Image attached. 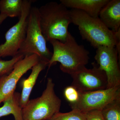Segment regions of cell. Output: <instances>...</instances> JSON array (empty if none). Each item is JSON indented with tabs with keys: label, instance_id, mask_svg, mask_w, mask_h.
I'll use <instances>...</instances> for the list:
<instances>
[{
	"label": "cell",
	"instance_id": "obj_15",
	"mask_svg": "<svg viewBox=\"0 0 120 120\" xmlns=\"http://www.w3.org/2000/svg\"><path fill=\"white\" fill-rule=\"evenodd\" d=\"M23 0H0V12L7 17H18L22 15Z\"/></svg>",
	"mask_w": 120,
	"mask_h": 120
},
{
	"label": "cell",
	"instance_id": "obj_12",
	"mask_svg": "<svg viewBox=\"0 0 120 120\" xmlns=\"http://www.w3.org/2000/svg\"><path fill=\"white\" fill-rule=\"evenodd\" d=\"M109 0H60V2L67 8L78 9L91 16L98 17L101 9Z\"/></svg>",
	"mask_w": 120,
	"mask_h": 120
},
{
	"label": "cell",
	"instance_id": "obj_6",
	"mask_svg": "<svg viewBox=\"0 0 120 120\" xmlns=\"http://www.w3.org/2000/svg\"><path fill=\"white\" fill-rule=\"evenodd\" d=\"M33 1L23 0L22 15L18 22L5 33V41L0 45V58L17 55L25 39L28 16Z\"/></svg>",
	"mask_w": 120,
	"mask_h": 120
},
{
	"label": "cell",
	"instance_id": "obj_17",
	"mask_svg": "<svg viewBox=\"0 0 120 120\" xmlns=\"http://www.w3.org/2000/svg\"><path fill=\"white\" fill-rule=\"evenodd\" d=\"M49 120H86V113L75 110H72L67 113L60 112L54 114Z\"/></svg>",
	"mask_w": 120,
	"mask_h": 120
},
{
	"label": "cell",
	"instance_id": "obj_20",
	"mask_svg": "<svg viewBox=\"0 0 120 120\" xmlns=\"http://www.w3.org/2000/svg\"><path fill=\"white\" fill-rule=\"evenodd\" d=\"M101 110H91L86 112V120H105L102 114Z\"/></svg>",
	"mask_w": 120,
	"mask_h": 120
},
{
	"label": "cell",
	"instance_id": "obj_8",
	"mask_svg": "<svg viewBox=\"0 0 120 120\" xmlns=\"http://www.w3.org/2000/svg\"><path fill=\"white\" fill-rule=\"evenodd\" d=\"M41 60L35 54L25 56L15 63L10 73L0 76V105L15 92L22 76Z\"/></svg>",
	"mask_w": 120,
	"mask_h": 120
},
{
	"label": "cell",
	"instance_id": "obj_21",
	"mask_svg": "<svg viewBox=\"0 0 120 120\" xmlns=\"http://www.w3.org/2000/svg\"><path fill=\"white\" fill-rule=\"evenodd\" d=\"M7 17V16L5 15L0 13V26Z\"/></svg>",
	"mask_w": 120,
	"mask_h": 120
},
{
	"label": "cell",
	"instance_id": "obj_16",
	"mask_svg": "<svg viewBox=\"0 0 120 120\" xmlns=\"http://www.w3.org/2000/svg\"><path fill=\"white\" fill-rule=\"evenodd\" d=\"M101 111L105 120H120V95L105 106Z\"/></svg>",
	"mask_w": 120,
	"mask_h": 120
},
{
	"label": "cell",
	"instance_id": "obj_1",
	"mask_svg": "<svg viewBox=\"0 0 120 120\" xmlns=\"http://www.w3.org/2000/svg\"><path fill=\"white\" fill-rule=\"evenodd\" d=\"M71 23L77 26L82 38L97 49L101 46L116 47L120 49V31H112L99 17L91 16L80 10H70Z\"/></svg>",
	"mask_w": 120,
	"mask_h": 120
},
{
	"label": "cell",
	"instance_id": "obj_19",
	"mask_svg": "<svg viewBox=\"0 0 120 120\" xmlns=\"http://www.w3.org/2000/svg\"><path fill=\"white\" fill-rule=\"evenodd\" d=\"M64 95L65 98L69 104H73L79 100L80 93L75 87L71 85L65 88Z\"/></svg>",
	"mask_w": 120,
	"mask_h": 120
},
{
	"label": "cell",
	"instance_id": "obj_9",
	"mask_svg": "<svg viewBox=\"0 0 120 120\" xmlns=\"http://www.w3.org/2000/svg\"><path fill=\"white\" fill-rule=\"evenodd\" d=\"M92 64V68L86 67L71 75L72 79L71 85L79 93L107 88V78L105 72L95 62Z\"/></svg>",
	"mask_w": 120,
	"mask_h": 120
},
{
	"label": "cell",
	"instance_id": "obj_14",
	"mask_svg": "<svg viewBox=\"0 0 120 120\" xmlns=\"http://www.w3.org/2000/svg\"><path fill=\"white\" fill-rule=\"evenodd\" d=\"M20 98V94L15 91L4 100V105L0 107V118L12 114L15 120H23Z\"/></svg>",
	"mask_w": 120,
	"mask_h": 120
},
{
	"label": "cell",
	"instance_id": "obj_5",
	"mask_svg": "<svg viewBox=\"0 0 120 120\" xmlns=\"http://www.w3.org/2000/svg\"><path fill=\"white\" fill-rule=\"evenodd\" d=\"M46 42L39 25L38 8L32 7L28 16L26 38L17 54L25 56L35 54L41 60L49 62L52 53L47 48Z\"/></svg>",
	"mask_w": 120,
	"mask_h": 120
},
{
	"label": "cell",
	"instance_id": "obj_7",
	"mask_svg": "<svg viewBox=\"0 0 120 120\" xmlns=\"http://www.w3.org/2000/svg\"><path fill=\"white\" fill-rule=\"evenodd\" d=\"M120 95V86L105 90L80 93L77 102L69 104L72 110L82 112L101 110L107 104Z\"/></svg>",
	"mask_w": 120,
	"mask_h": 120
},
{
	"label": "cell",
	"instance_id": "obj_10",
	"mask_svg": "<svg viewBox=\"0 0 120 120\" xmlns=\"http://www.w3.org/2000/svg\"><path fill=\"white\" fill-rule=\"evenodd\" d=\"M119 56L116 47L103 46L97 49L94 59L99 68L106 75L107 88L120 86Z\"/></svg>",
	"mask_w": 120,
	"mask_h": 120
},
{
	"label": "cell",
	"instance_id": "obj_18",
	"mask_svg": "<svg viewBox=\"0 0 120 120\" xmlns=\"http://www.w3.org/2000/svg\"><path fill=\"white\" fill-rule=\"evenodd\" d=\"M24 57L23 55L17 54L8 60H4L0 59V76L10 73L15 63Z\"/></svg>",
	"mask_w": 120,
	"mask_h": 120
},
{
	"label": "cell",
	"instance_id": "obj_4",
	"mask_svg": "<svg viewBox=\"0 0 120 120\" xmlns=\"http://www.w3.org/2000/svg\"><path fill=\"white\" fill-rule=\"evenodd\" d=\"M54 86L52 79L48 78L41 96L29 100L22 109L23 120H49L60 112L61 101L55 93Z\"/></svg>",
	"mask_w": 120,
	"mask_h": 120
},
{
	"label": "cell",
	"instance_id": "obj_2",
	"mask_svg": "<svg viewBox=\"0 0 120 120\" xmlns=\"http://www.w3.org/2000/svg\"><path fill=\"white\" fill-rule=\"evenodd\" d=\"M49 42L53 47V52L49 62V69L58 62L61 71L71 75L88 64L90 52L83 45H79L70 32L64 42L55 39Z\"/></svg>",
	"mask_w": 120,
	"mask_h": 120
},
{
	"label": "cell",
	"instance_id": "obj_13",
	"mask_svg": "<svg viewBox=\"0 0 120 120\" xmlns=\"http://www.w3.org/2000/svg\"><path fill=\"white\" fill-rule=\"evenodd\" d=\"M49 62L41 60L31 68V72L28 78L22 82V90L20 94V105L22 109L30 100V97L39 75L46 67Z\"/></svg>",
	"mask_w": 120,
	"mask_h": 120
},
{
	"label": "cell",
	"instance_id": "obj_11",
	"mask_svg": "<svg viewBox=\"0 0 120 120\" xmlns=\"http://www.w3.org/2000/svg\"><path fill=\"white\" fill-rule=\"evenodd\" d=\"M98 17L112 31L117 32L120 31V0H109L101 9Z\"/></svg>",
	"mask_w": 120,
	"mask_h": 120
},
{
	"label": "cell",
	"instance_id": "obj_3",
	"mask_svg": "<svg viewBox=\"0 0 120 120\" xmlns=\"http://www.w3.org/2000/svg\"><path fill=\"white\" fill-rule=\"evenodd\" d=\"M38 12L40 27L46 41L64 42L71 23L70 10L60 2L52 1L39 8Z\"/></svg>",
	"mask_w": 120,
	"mask_h": 120
}]
</instances>
